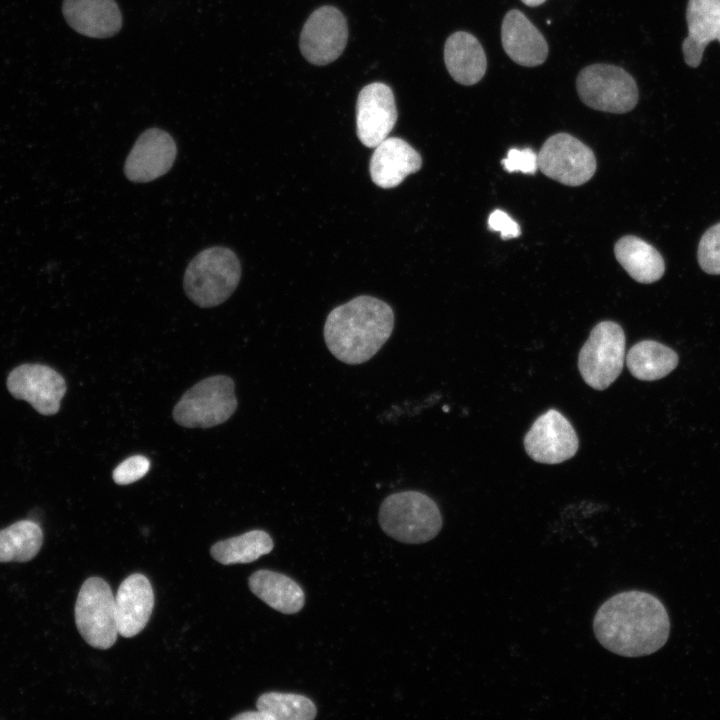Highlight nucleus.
<instances>
[{"label":"nucleus","mask_w":720,"mask_h":720,"mask_svg":"<svg viewBox=\"0 0 720 720\" xmlns=\"http://www.w3.org/2000/svg\"><path fill=\"white\" fill-rule=\"evenodd\" d=\"M593 631L608 651L624 657H640L664 646L670 633V619L663 603L653 594L622 591L598 608Z\"/></svg>","instance_id":"obj_1"},{"label":"nucleus","mask_w":720,"mask_h":720,"mask_svg":"<svg viewBox=\"0 0 720 720\" xmlns=\"http://www.w3.org/2000/svg\"><path fill=\"white\" fill-rule=\"evenodd\" d=\"M394 313L384 301L361 295L337 306L327 316L324 340L339 361L358 365L370 360L387 342Z\"/></svg>","instance_id":"obj_2"},{"label":"nucleus","mask_w":720,"mask_h":720,"mask_svg":"<svg viewBox=\"0 0 720 720\" xmlns=\"http://www.w3.org/2000/svg\"><path fill=\"white\" fill-rule=\"evenodd\" d=\"M241 277L237 255L229 248L213 246L198 253L188 264L183 279L188 298L202 308L225 302Z\"/></svg>","instance_id":"obj_3"},{"label":"nucleus","mask_w":720,"mask_h":720,"mask_svg":"<svg viewBox=\"0 0 720 720\" xmlns=\"http://www.w3.org/2000/svg\"><path fill=\"white\" fill-rule=\"evenodd\" d=\"M378 520L388 536L409 544L433 539L442 527V516L435 501L415 490L387 496L380 506Z\"/></svg>","instance_id":"obj_4"},{"label":"nucleus","mask_w":720,"mask_h":720,"mask_svg":"<svg viewBox=\"0 0 720 720\" xmlns=\"http://www.w3.org/2000/svg\"><path fill=\"white\" fill-rule=\"evenodd\" d=\"M235 385L226 375L205 378L180 398L173 419L186 428H210L226 422L237 409Z\"/></svg>","instance_id":"obj_5"},{"label":"nucleus","mask_w":720,"mask_h":720,"mask_svg":"<svg viewBox=\"0 0 720 720\" xmlns=\"http://www.w3.org/2000/svg\"><path fill=\"white\" fill-rule=\"evenodd\" d=\"M625 358V334L613 321H602L590 332L578 355L583 380L596 390L608 388L620 375Z\"/></svg>","instance_id":"obj_6"},{"label":"nucleus","mask_w":720,"mask_h":720,"mask_svg":"<svg viewBox=\"0 0 720 720\" xmlns=\"http://www.w3.org/2000/svg\"><path fill=\"white\" fill-rule=\"evenodd\" d=\"M576 88L585 105L603 112H629L639 98L634 78L623 68L611 64L583 68L577 76Z\"/></svg>","instance_id":"obj_7"},{"label":"nucleus","mask_w":720,"mask_h":720,"mask_svg":"<svg viewBox=\"0 0 720 720\" xmlns=\"http://www.w3.org/2000/svg\"><path fill=\"white\" fill-rule=\"evenodd\" d=\"M75 622L83 639L98 649L110 648L117 639L115 597L100 577L82 584L75 603Z\"/></svg>","instance_id":"obj_8"},{"label":"nucleus","mask_w":720,"mask_h":720,"mask_svg":"<svg viewBox=\"0 0 720 720\" xmlns=\"http://www.w3.org/2000/svg\"><path fill=\"white\" fill-rule=\"evenodd\" d=\"M538 169L547 177L567 186H580L596 171L593 151L568 133L550 136L537 153Z\"/></svg>","instance_id":"obj_9"},{"label":"nucleus","mask_w":720,"mask_h":720,"mask_svg":"<svg viewBox=\"0 0 720 720\" xmlns=\"http://www.w3.org/2000/svg\"><path fill=\"white\" fill-rule=\"evenodd\" d=\"M348 27L344 15L335 7L316 9L305 22L300 35V50L307 61L326 65L344 51Z\"/></svg>","instance_id":"obj_10"},{"label":"nucleus","mask_w":720,"mask_h":720,"mask_svg":"<svg viewBox=\"0 0 720 720\" xmlns=\"http://www.w3.org/2000/svg\"><path fill=\"white\" fill-rule=\"evenodd\" d=\"M578 446L573 426L555 409L540 415L524 437L528 456L544 464H558L572 458Z\"/></svg>","instance_id":"obj_11"},{"label":"nucleus","mask_w":720,"mask_h":720,"mask_svg":"<svg viewBox=\"0 0 720 720\" xmlns=\"http://www.w3.org/2000/svg\"><path fill=\"white\" fill-rule=\"evenodd\" d=\"M7 388L12 396L29 402L40 414L53 415L59 411L66 383L51 367L26 363L9 373Z\"/></svg>","instance_id":"obj_12"},{"label":"nucleus","mask_w":720,"mask_h":720,"mask_svg":"<svg viewBox=\"0 0 720 720\" xmlns=\"http://www.w3.org/2000/svg\"><path fill=\"white\" fill-rule=\"evenodd\" d=\"M177 155L172 136L159 128H149L138 137L129 152L124 174L137 183L153 181L166 174Z\"/></svg>","instance_id":"obj_13"},{"label":"nucleus","mask_w":720,"mask_h":720,"mask_svg":"<svg viewBox=\"0 0 720 720\" xmlns=\"http://www.w3.org/2000/svg\"><path fill=\"white\" fill-rule=\"evenodd\" d=\"M393 92L381 82L366 85L356 103V125L359 140L367 147H376L387 138L397 120Z\"/></svg>","instance_id":"obj_14"},{"label":"nucleus","mask_w":720,"mask_h":720,"mask_svg":"<svg viewBox=\"0 0 720 720\" xmlns=\"http://www.w3.org/2000/svg\"><path fill=\"white\" fill-rule=\"evenodd\" d=\"M153 607L154 593L148 578L140 573L125 578L115 596L118 633L126 638L139 634L148 623Z\"/></svg>","instance_id":"obj_15"},{"label":"nucleus","mask_w":720,"mask_h":720,"mask_svg":"<svg viewBox=\"0 0 720 720\" xmlns=\"http://www.w3.org/2000/svg\"><path fill=\"white\" fill-rule=\"evenodd\" d=\"M421 165L420 154L410 144L401 138L387 137L375 147L369 171L377 186L388 189L401 184L408 175L417 172Z\"/></svg>","instance_id":"obj_16"},{"label":"nucleus","mask_w":720,"mask_h":720,"mask_svg":"<svg viewBox=\"0 0 720 720\" xmlns=\"http://www.w3.org/2000/svg\"><path fill=\"white\" fill-rule=\"evenodd\" d=\"M502 46L517 64L535 67L544 63L548 45L544 36L519 10L506 13L501 26Z\"/></svg>","instance_id":"obj_17"},{"label":"nucleus","mask_w":720,"mask_h":720,"mask_svg":"<svg viewBox=\"0 0 720 720\" xmlns=\"http://www.w3.org/2000/svg\"><path fill=\"white\" fill-rule=\"evenodd\" d=\"M62 12L69 26L91 38H109L122 27L115 0H64Z\"/></svg>","instance_id":"obj_18"},{"label":"nucleus","mask_w":720,"mask_h":720,"mask_svg":"<svg viewBox=\"0 0 720 720\" xmlns=\"http://www.w3.org/2000/svg\"><path fill=\"white\" fill-rule=\"evenodd\" d=\"M686 19L688 36L682 43L686 64L698 67L706 46L720 42V0H689Z\"/></svg>","instance_id":"obj_19"},{"label":"nucleus","mask_w":720,"mask_h":720,"mask_svg":"<svg viewBox=\"0 0 720 720\" xmlns=\"http://www.w3.org/2000/svg\"><path fill=\"white\" fill-rule=\"evenodd\" d=\"M444 61L451 77L467 86L479 82L487 69L481 44L472 34L464 31L448 37L444 46Z\"/></svg>","instance_id":"obj_20"},{"label":"nucleus","mask_w":720,"mask_h":720,"mask_svg":"<svg viewBox=\"0 0 720 720\" xmlns=\"http://www.w3.org/2000/svg\"><path fill=\"white\" fill-rule=\"evenodd\" d=\"M249 588L268 606L284 614L299 612L305 603L301 586L278 572L257 570L249 578Z\"/></svg>","instance_id":"obj_21"},{"label":"nucleus","mask_w":720,"mask_h":720,"mask_svg":"<svg viewBox=\"0 0 720 720\" xmlns=\"http://www.w3.org/2000/svg\"><path fill=\"white\" fill-rule=\"evenodd\" d=\"M617 261L637 282L650 284L665 271L661 254L649 243L633 235L620 238L614 247Z\"/></svg>","instance_id":"obj_22"},{"label":"nucleus","mask_w":720,"mask_h":720,"mask_svg":"<svg viewBox=\"0 0 720 720\" xmlns=\"http://www.w3.org/2000/svg\"><path fill=\"white\" fill-rule=\"evenodd\" d=\"M626 364L635 378L654 381L665 377L676 368L678 355L659 342L643 340L629 350Z\"/></svg>","instance_id":"obj_23"},{"label":"nucleus","mask_w":720,"mask_h":720,"mask_svg":"<svg viewBox=\"0 0 720 720\" xmlns=\"http://www.w3.org/2000/svg\"><path fill=\"white\" fill-rule=\"evenodd\" d=\"M43 532L32 520H20L0 530V563L28 562L40 551Z\"/></svg>","instance_id":"obj_24"},{"label":"nucleus","mask_w":720,"mask_h":720,"mask_svg":"<svg viewBox=\"0 0 720 720\" xmlns=\"http://www.w3.org/2000/svg\"><path fill=\"white\" fill-rule=\"evenodd\" d=\"M274 547L270 535L263 530H251L240 536L215 543L211 556L224 565L250 563L268 554Z\"/></svg>","instance_id":"obj_25"},{"label":"nucleus","mask_w":720,"mask_h":720,"mask_svg":"<svg viewBox=\"0 0 720 720\" xmlns=\"http://www.w3.org/2000/svg\"><path fill=\"white\" fill-rule=\"evenodd\" d=\"M256 707L270 715L273 720H312L317 714L312 700L293 693H264L257 699Z\"/></svg>","instance_id":"obj_26"},{"label":"nucleus","mask_w":720,"mask_h":720,"mask_svg":"<svg viewBox=\"0 0 720 720\" xmlns=\"http://www.w3.org/2000/svg\"><path fill=\"white\" fill-rule=\"evenodd\" d=\"M697 259L707 274H720V223L710 227L701 237Z\"/></svg>","instance_id":"obj_27"},{"label":"nucleus","mask_w":720,"mask_h":720,"mask_svg":"<svg viewBox=\"0 0 720 720\" xmlns=\"http://www.w3.org/2000/svg\"><path fill=\"white\" fill-rule=\"evenodd\" d=\"M150 468V461L142 455L131 456L122 461L113 471L112 477L119 485L131 484L144 477Z\"/></svg>","instance_id":"obj_28"},{"label":"nucleus","mask_w":720,"mask_h":720,"mask_svg":"<svg viewBox=\"0 0 720 720\" xmlns=\"http://www.w3.org/2000/svg\"><path fill=\"white\" fill-rule=\"evenodd\" d=\"M504 169L508 172L520 171L525 174H534L538 169V156L530 148L508 151L507 157L502 160Z\"/></svg>","instance_id":"obj_29"},{"label":"nucleus","mask_w":720,"mask_h":720,"mask_svg":"<svg viewBox=\"0 0 720 720\" xmlns=\"http://www.w3.org/2000/svg\"><path fill=\"white\" fill-rule=\"evenodd\" d=\"M488 227L492 231L499 232L503 239L516 238L521 234L518 223L500 209L494 210L489 215Z\"/></svg>","instance_id":"obj_30"},{"label":"nucleus","mask_w":720,"mask_h":720,"mask_svg":"<svg viewBox=\"0 0 720 720\" xmlns=\"http://www.w3.org/2000/svg\"><path fill=\"white\" fill-rule=\"evenodd\" d=\"M233 720H273L270 715L257 709V711H246L232 717Z\"/></svg>","instance_id":"obj_31"},{"label":"nucleus","mask_w":720,"mask_h":720,"mask_svg":"<svg viewBox=\"0 0 720 720\" xmlns=\"http://www.w3.org/2000/svg\"><path fill=\"white\" fill-rule=\"evenodd\" d=\"M525 5L529 7H536L543 4L546 0H521Z\"/></svg>","instance_id":"obj_32"}]
</instances>
